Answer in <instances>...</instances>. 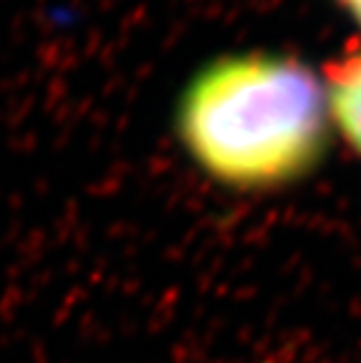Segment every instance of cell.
Masks as SVG:
<instances>
[{
    "instance_id": "3957f363",
    "label": "cell",
    "mask_w": 361,
    "mask_h": 363,
    "mask_svg": "<svg viewBox=\"0 0 361 363\" xmlns=\"http://www.w3.org/2000/svg\"><path fill=\"white\" fill-rule=\"evenodd\" d=\"M335 3L340 5L343 10L357 21V26L361 28V0H335Z\"/></svg>"
},
{
    "instance_id": "6da1fadb",
    "label": "cell",
    "mask_w": 361,
    "mask_h": 363,
    "mask_svg": "<svg viewBox=\"0 0 361 363\" xmlns=\"http://www.w3.org/2000/svg\"><path fill=\"white\" fill-rule=\"evenodd\" d=\"M174 131L211 183L274 192L314 174L333 127L321 75L289 54L242 52L209 61L186 82Z\"/></svg>"
},
{
    "instance_id": "7a4b0ae2",
    "label": "cell",
    "mask_w": 361,
    "mask_h": 363,
    "mask_svg": "<svg viewBox=\"0 0 361 363\" xmlns=\"http://www.w3.org/2000/svg\"><path fill=\"white\" fill-rule=\"evenodd\" d=\"M321 84L333 131L361 157V52L333 59Z\"/></svg>"
}]
</instances>
